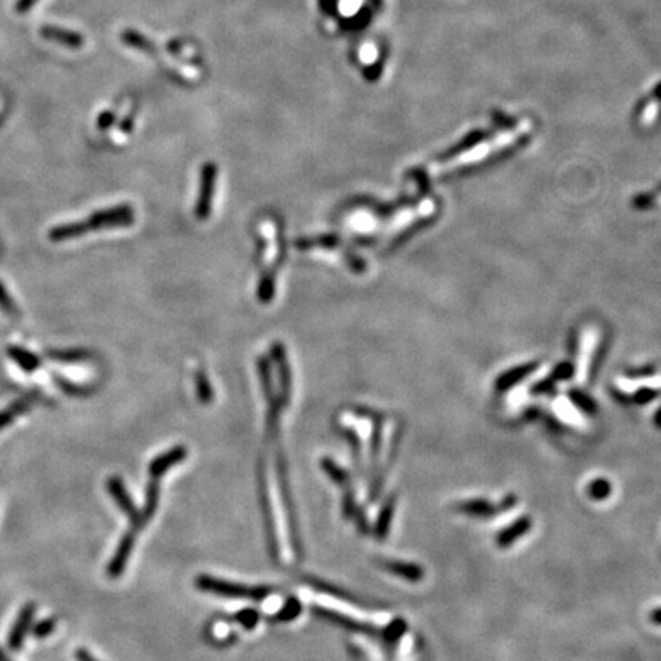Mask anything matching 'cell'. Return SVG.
I'll use <instances>...</instances> for the list:
<instances>
[{
	"instance_id": "1",
	"label": "cell",
	"mask_w": 661,
	"mask_h": 661,
	"mask_svg": "<svg viewBox=\"0 0 661 661\" xmlns=\"http://www.w3.org/2000/svg\"><path fill=\"white\" fill-rule=\"evenodd\" d=\"M196 585L199 590L213 592V594H217V596H224V597H248V599L261 600L270 594V590L265 587H259V588L244 587V585L231 583L227 580H219V579H214V577L204 575V574L198 577Z\"/></svg>"
},
{
	"instance_id": "2",
	"label": "cell",
	"mask_w": 661,
	"mask_h": 661,
	"mask_svg": "<svg viewBox=\"0 0 661 661\" xmlns=\"http://www.w3.org/2000/svg\"><path fill=\"white\" fill-rule=\"evenodd\" d=\"M130 212L128 208H118V210H112V212H103L98 213L94 217H92L89 224H75V225H66V227L55 229L51 233V238L54 240H62V239H68L72 236H79L85 230L90 227H107V225H121L124 222H130Z\"/></svg>"
},
{
	"instance_id": "3",
	"label": "cell",
	"mask_w": 661,
	"mask_h": 661,
	"mask_svg": "<svg viewBox=\"0 0 661 661\" xmlns=\"http://www.w3.org/2000/svg\"><path fill=\"white\" fill-rule=\"evenodd\" d=\"M517 498L513 495H508L505 499L500 500V504H493V502L487 499H470V500H463L456 504V510L464 515L473 516V517H482V519H489V517H495L500 512H507V510L513 508L516 505Z\"/></svg>"
},
{
	"instance_id": "4",
	"label": "cell",
	"mask_w": 661,
	"mask_h": 661,
	"mask_svg": "<svg viewBox=\"0 0 661 661\" xmlns=\"http://www.w3.org/2000/svg\"><path fill=\"white\" fill-rule=\"evenodd\" d=\"M106 489L109 491V495H111L114 500L116 502V505H118L125 513V516L130 519L133 529H135V526L137 529H141V526H143V519H141V513L137 510L135 504L132 502V498L128 493V490H125L124 482L118 478V476H112V478L107 479Z\"/></svg>"
},
{
	"instance_id": "5",
	"label": "cell",
	"mask_w": 661,
	"mask_h": 661,
	"mask_svg": "<svg viewBox=\"0 0 661 661\" xmlns=\"http://www.w3.org/2000/svg\"><path fill=\"white\" fill-rule=\"evenodd\" d=\"M34 614H36V605L34 604H28L25 605L20 613L15 618V622L11 627L10 635H8V646L13 650H19L22 648V644L27 639L28 632L32 627V622H34Z\"/></svg>"
},
{
	"instance_id": "6",
	"label": "cell",
	"mask_w": 661,
	"mask_h": 661,
	"mask_svg": "<svg viewBox=\"0 0 661 661\" xmlns=\"http://www.w3.org/2000/svg\"><path fill=\"white\" fill-rule=\"evenodd\" d=\"M133 545H135V533L129 531L125 533L121 538L118 547H116L115 554L112 557L111 562L107 565V575L112 577V579H118V577L124 573L125 565H128V560L132 554Z\"/></svg>"
},
{
	"instance_id": "7",
	"label": "cell",
	"mask_w": 661,
	"mask_h": 661,
	"mask_svg": "<svg viewBox=\"0 0 661 661\" xmlns=\"http://www.w3.org/2000/svg\"><path fill=\"white\" fill-rule=\"evenodd\" d=\"M531 525H533L531 517H529V516L519 517L516 522H513L512 525H508L505 530H502V531L498 533V536H496L498 547L507 548L510 545H513V543L519 538H522L524 534H526L531 530Z\"/></svg>"
},
{
	"instance_id": "8",
	"label": "cell",
	"mask_w": 661,
	"mask_h": 661,
	"mask_svg": "<svg viewBox=\"0 0 661 661\" xmlns=\"http://www.w3.org/2000/svg\"><path fill=\"white\" fill-rule=\"evenodd\" d=\"M186 456H187V449L186 447H182V446L175 447V449L167 451L165 455L155 458L154 461L150 463V465H149V473H150V476L160 478V476L169 470L170 467H173L175 464H178L179 461H182V459Z\"/></svg>"
},
{
	"instance_id": "9",
	"label": "cell",
	"mask_w": 661,
	"mask_h": 661,
	"mask_svg": "<svg viewBox=\"0 0 661 661\" xmlns=\"http://www.w3.org/2000/svg\"><path fill=\"white\" fill-rule=\"evenodd\" d=\"M214 175L216 169L208 164L204 167L203 170V187H200V198L198 203V214L199 217H204L208 212H210V200L213 195V187H214Z\"/></svg>"
},
{
	"instance_id": "10",
	"label": "cell",
	"mask_w": 661,
	"mask_h": 661,
	"mask_svg": "<svg viewBox=\"0 0 661 661\" xmlns=\"http://www.w3.org/2000/svg\"><path fill=\"white\" fill-rule=\"evenodd\" d=\"M40 32L45 39L57 41V43H62L64 46H69L74 49H79L85 45V39H83V36L74 31L60 29L54 27H43Z\"/></svg>"
},
{
	"instance_id": "11",
	"label": "cell",
	"mask_w": 661,
	"mask_h": 661,
	"mask_svg": "<svg viewBox=\"0 0 661 661\" xmlns=\"http://www.w3.org/2000/svg\"><path fill=\"white\" fill-rule=\"evenodd\" d=\"M383 566L386 568L389 573L401 577V579L409 582H421L424 579V570L420 565L397 562V560H384Z\"/></svg>"
},
{
	"instance_id": "12",
	"label": "cell",
	"mask_w": 661,
	"mask_h": 661,
	"mask_svg": "<svg viewBox=\"0 0 661 661\" xmlns=\"http://www.w3.org/2000/svg\"><path fill=\"white\" fill-rule=\"evenodd\" d=\"M315 613L319 614L320 617L326 618V620H331V622H334V623H339L340 626L346 627V629H349V631L366 632V634H374V635L379 634V632H376V629H374L372 626H369V625H363V623H358V622H354V620H350V618H348V617H345V615L336 614V613H334V611L315 609Z\"/></svg>"
},
{
	"instance_id": "13",
	"label": "cell",
	"mask_w": 661,
	"mask_h": 661,
	"mask_svg": "<svg viewBox=\"0 0 661 661\" xmlns=\"http://www.w3.org/2000/svg\"><path fill=\"white\" fill-rule=\"evenodd\" d=\"M150 482L147 484V491H146V505L143 513H141V519H143V524H146L150 517H152L156 512L158 502H160V485H158V479L155 476H150Z\"/></svg>"
},
{
	"instance_id": "14",
	"label": "cell",
	"mask_w": 661,
	"mask_h": 661,
	"mask_svg": "<svg viewBox=\"0 0 661 661\" xmlns=\"http://www.w3.org/2000/svg\"><path fill=\"white\" fill-rule=\"evenodd\" d=\"M395 505H397V499H395V496H392V498L388 499L386 504H384V507L381 508L379 521H376V525H375V534L380 540H383L384 538H386V534L389 531V526H390V522L393 519V513H395Z\"/></svg>"
},
{
	"instance_id": "15",
	"label": "cell",
	"mask_w": 661,
	"mask_h": 661,
	"mask_svg": "<svg viewBox=\"0 0 661 661\" xmlns=\"http://www.w3.org/2000/svg\"><path fill=\"white\" fill-rule=\"evenodd\" d=\"M55 626H57L55 618H53V617L41 618L40 622H37L36 625H32L31 632H32V635H34L36 639L43 640V639L49 637V635H51V634L55 631Z\"/></svg>"
},
{
	"instance_id": "16",
	"label": "cell",
	"mask_w": 661,
	"mask_h": 661,
	"mask_svg": "<svg viewBox=\"0 0 661 661\" xmlns=\"http://www.w3.org/2000/svg\"><path fill=\"white\" fill-rule=\"evenodd\" d=\"M121 40L125 45L141 49V51H150V48H152L149 43V40H146L143 36L138 34L137 31H132V29L124 31L121 34Z\"/></svg>"
},
{
	"instance_id": "17",
	"label": "cell",
	"mask_w": 661,
	"mask_h": 661,
	"mask_svg": "<svg viewBox=\"0 0 661 661\" xmlns=\"http://www.w3.org/2000/svg\"><path fill=\"white\" fill-rule=\"evenodd\" d=\"M611 491H613V489H611V484L606 479L592 481L588 487V495L596 500L606 499L611 495Z\"/></svg>"
},
{
	"instance_id": "18",
	"label": "cell",
	"mask_w": 661,
	"mask_h": 661,
	"mask_svg": "<svg viewBox=\"0 0 661 661\" xmlns=\"http://www.w3.org/2000/svg\"><path fill=\"white\" fill-rule=\"evenodd\" d=\"M322 467H323V470L331 476L332 481H336L337 484H341V485L348 484V481H349L348 473L343 470V468H340L339 465L334 464L331 459H323Z\"/></svg>"
},
{
	"instance_id": "19",
	"label": "cell",
	"mask_w": 661,
	"mask_h": 661,
	"mask_svg": "<svg viewBox=\"0 0 661 661\" xmlns=\"http://www.w3.org/2000/svg\"><path fill=\"white\" fill-rule=\"evenodd\" d=\"M404 631H406V622L395 620V622L389 625L388 629H384L383 639L386 640L389 644L397 643V640L401 637V635H403Z\"/></svg>"
},
{
	"instance_id": "20",
	"label": "cell",
	"mask_w": 661,
	"mask_h": 661,
	"mask_svg": "<svg viewBox=\"0 0 661 661\" xmlns=\"http://www.w3.org/2000/svg\"><path fill=\"white\" fill-rule=\"evenodd\" d=\"M300 611H302V606H300L299 601L296 599H289L287 606L280 611V614L278 617H275V620H279V622L292 620V618H296L300 614Z\"/></svg>"
},
{
	"instance_id": "21",
	"label": "cell",
	"mask_w": 661,
	"mask_h": 661,
	"mask_svg": "<svg viewBox=\"0 0 661 661\" xmlns=\"http://www.w3.org/2000/svg\"><path fill=\"white\" fill-rule=\"evenodd\" d=\"M236 618L247 627V629H253V627L257 625L259 614L253 609H247V611H240Z\"/></svg>"
},
{
	"instance_id": "22",
	"label": "cell",
	"mask_w": 661,
	"mask_h": 661,
	"mask_svg": "<svg viewBox=\"0 0 661 661\" xmlns=\"http://www.w3.org/2000/svg\"><path fill=\"white\" fill-rule=\"evenodd\" d=\"M19 409L20 407H11V409H8V411L0 412V430H2L4 428H6V425L14 420L15 414H18Z\"/></svg>"
},
{
	"instance_id": "23",
	"label": "cell",
	"mask_w": 661,
	"mask_h": 661,
	"mask_svg": "<svg viewBox=\"0 0 661 661\" xmlns=\"http://www.w3.org/2000/svg\"><path fill=\"white\" fill-rule=\"evenodd\" d=\"M198 383H199V392H200V398H203L204 401L210 400V398H212V389H210V386H208V383L205 381V379H204L203 375H199V376H198Z\"/></svg>"
},
{
	"instance_id": "24",
	"label": "cell",
	"mask_w": 661,
	"mask_h": 661,
	"mask_svg": "<svg viewBox=\"0 0 661 661\" xmlns=\"http://www.w3.org/2000/svg\"><path fill=\"white\" fill-rule=\"evenodd\" d=\"M37 2L39 0H18V4H15V11L20 14L28 13Z\"/></svg>"
},
{
	"instance_id": "25",
	"label": "cell",
	"mask_w": 661,
	"mask_h": 661,
	"mask_svg": "<svg viewBox=\"0 0 661 661\" xmlns=\"http://www.w3.org/2000/svg\"><path fill=\"white\" fill-rule=\"evenodd\" d=\"M75 658H77V661H98L94 655L90 654L89 650L83 649V648L77 649V652H75Z\"/></svg>"
},
{
	"instance_id": "26",
	"label": "cell",
	"mask_w": 661,
	"mask_h": 661,
	"mask_svg": "<svg viewBox=\"0 0 661 661\" xmlns=\"http://www.w3.org/2000/svg\"><path fill=\"white\" fill-rule=\"evenodd\" d=\"M0 661H11L10 658H8V655L5 654V652L0 649Z\"/></svg>"
}]
</instances>
